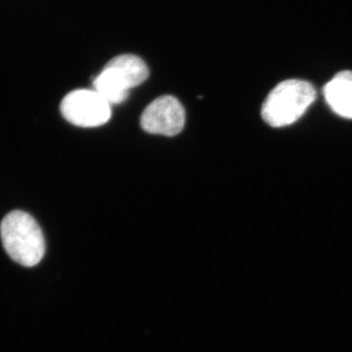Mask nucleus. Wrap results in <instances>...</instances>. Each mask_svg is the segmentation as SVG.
Listing matches in <instances>:
<instances>
[{
    "label": "nucleus",
    "mask_w": 352,
    "mask_h": 352,
    "mask_svg": "<svg viewBox=\"0 0 352 352\" xmlns=\"http://www.w3.org/2000/svg\"><path fill=\"white\" fill-rule=\"evenodd\" d=\"M2 244L8 256L27 267L41 263L45 254V241L38 222L22 210H14L0 226Z\"/></svg>",
    "instance_id": "f257e3e1"
},
{
    "label": "nucleus",
    "mask_w": 352,
    "mask_h": 352,
    "mask_svg": "<svg viewBox=\"0 0 352 352\" xmlns=\"http://www.w3.org/2000/svg\"><path fill=\"white\" fill-rule=\"evenodd\" d=\"M316 98L311 83L288 80L277 85L268 95L261 116L266 124L282 127L294 124L305 113Z\"/></svg>",
    "instance_id": "f03ea898"
},
{
    "label": "nucleus",
    "mask_w": 352,
    "mask_h": 352,
    "mask_svg": "<svg viewBox=\"0 0 352 352\" xmlns=\"http://www.w3.org/2000/svg\"><path fill=\"white\" fill-rule=\"evenodd\" d=\"M149 76L144 61L135 55L113 58L94 78V87L110 105L126 101L131 88L138 87Z\"/></svg>",
    "instance_id": "7ed1b4c3"
},
{
    "label": "nucleus",
    "mask_w": 352,
    "mask_h": 352,
    "mask_svg": "<svg viewBox=\"0 0 352 352\" xmlns=\"http://www.w3.org/2000/svg\"><path fill=\"white\" fill-rule=\"evenodd\" d=\"M111 106L94 89H78L64 97L61 112L65 119L76 126L96 127L111 119Z\"/></svg>",
    "instance_id": "20e7f679"
},
{
    "label": "nucleus",
    "mask_w": 352,
    "mask_h": 352,
    "mask_svg": "<svg viewBox=\"0 0 352 352\" xmlns=\"http://www.w3.org/2000/svg\"><path fill=\"white\" fill-rule=\"evenodd\" d=\"M141 126L148 133L175 136L185 124V110L175 97L164 95L145 109L140 120Z\"/></svg>",
    "instance_id": "39448f33"
},
{
    "label": "nucleus",
    "mask_w": 352,
    "mask_h": 352,
    "mask_svg": "<svg viewBox=\"0 0 352 352\" xmlns=\"http://www.w3.org/2000/svg\"><path fill=\"white\" fill-rule=\"evenodd\" d=\"M326 101L340 117L352 119V72L342 71L324 87Z\"/></svg>",
    "instance_id": "423d86ee"
}]
</instances>
